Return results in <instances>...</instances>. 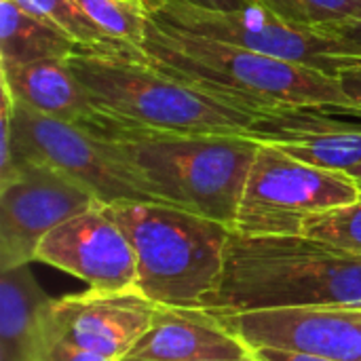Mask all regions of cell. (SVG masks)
I'll return each mask as SVG.
<instances>
[{
    "label": "cell",
    "instance_id": "17",
    "mask_svg": "<svg viewBox=\"0 0 361 361\" xmlns=\"http://www.w3.org/2000/svg\"><path fill=\"white\" fill-rule=\"evenodd\" d=\"M78 44L66 34L21 8L15 0H0V66L38 59H68Z\"/></svg>",
    "mask_w": 361,
    "mask_h": 361
},
{
    "label": "cell",
    "instance_id": "16",
    "mask_svg": "<svg viewBox=\"0 0 361 361\" xmlns=\"http://www.w3.org/2000/svg\"><path fill=\"white\" fill-rule=\"evenodd\" d=\"M361 133V108L353 104H300L258 112L247 137L258 144H290Z\"/></svg>",
    "mask_w": 361,
    "mask_h": 361
},
{
    "label": "cell",
    "instance_id": "24",
    "mask_svg": "<svg viewBox=\"0 0 361 361\" xmlns=\"http://www.w3.org/2000/svg\"><path fill=\"white\" fill-rule=\"evenodd\" d=\"M0 89V182H4L13 173V95L2 82Z\"/></svg>",
    "mask_w": 361,
    "mask_h": 361
},
{
    "label": "cell",
    "instance_id": "30",
    "mask_svg": "<svg viewBox=\"0 0 361 361\" xmlns=\"http://www.w3.org/2000/svg\"><path fill=\"white\" fill-rule=\"evenodd\" d=\"M235 361H258L256 357H254V353L250 355V357H245V360H235Z\"/></svg>",
    "mask_w": 361,
    "mask_h": 361
},
{
    "label": "cell",
    "instance_id": "22",
    "mask_svg": "<svg viewBox=\"0 0 361 361\" xmlns=\"http://www.w3.org/2000/svg\"><path fill=\"white\" fill-rule=\"evenodd\" d=\"M302 235L361 252V199L351 205L311 216L305 220Z\"/></svg>",
    "mask_w": 361,
    "mask_h": 361
},
{
    "label": "cell",
    "instance_id": "14",
    "mask_svg": "<svg viewBox=\"0 0 361 361\" xmlns=\"http://www.w3.org/2000/svg\"><path fill=\"white\" fill-rule=\"evenodd\" d=\"M0 82L15 104L63 123L85 125L97 116L68 59L49 57L32 63L0 66Z\"/></svg>",
    "mask_w": 361,
    "mask_h": 361
},
{
    "label": "cell",
    "instance_id": "26",
    "mask_svg": "<svg viewBox=\"0 0 361 361\" xmlns=\"http://www.w3.org/2000/svg\"><path fill=\"white\" fill-rule=\"evenodd\" d=\"M322 32L332 36V38H338V40L347 42L357 55H361V19L347 21V23H336V25H328Z\"/></svg>",
    "mask_w": 361,
    "mask_h": 361
},
{
    "label": "cell",
    "instance_id": "4",
    "mask_svg": "<svg viewBox=\"0 0 361 361\" xmlns=\"http://www.w3.org/2000/svg\"><path fill=\"white\" fill-rule=\"evenodd\" d=\"M68 63L95 112L127 127L167 133L247 135L258 114L169 76L146 57L74 51Z\"/></svg>",
    "mask_w": 361,
    "mask_h": 361
},
{
    "label": "cell",
    "instance_id": "13",
    "mask_svg": "<svg viewBox=\"0 0 361 361\" xmlns=\"http://www.w3.org/2000/svg\"><path fill=\"white\" fill-rule=\"evenodd\" d=\"M218 315L205 309L159 307L150 330L123 361H235L250 357Z\"/></svg>",
    "mask_w": 361,
    "mask_h": 361
},
{
    "label": "cell",
    "instance_id": "29",
    "mask_svg": "<svg viewBox=\"0 0 361 361\" xmlns=\"http://www.w3.org/2000/svg\"><path fill=\"white\" fill-rule=\"evenodd\" d=\"M349 176L360 184V188H361V165H357V167H353L351 171H349Z\"/></svg>",
    "mask_w": 361,
    "mask_h": 361
},
{
    "label": "cell",
    "instance_id": "20",
    "mask_svg": "<svg viewBox=\"0 0 361 361\" xmlns=\"http://www.w3.org/2000/svg\"><path fill=\"white\" fill-rule=\"evenodd\" d=\"M275 17L311 30L361 19V0H256Z\"/></svg>",
    "mask_w": 361,
    "mask_h": 361
},
{
    "label": "cell",
    "instance_id": "28",
    "mask_svg": "<svg viewBox=\"0 0 361 361\" xmlns=\"http://www.w3.org/2000/svg\"><path fill=\"white\" fill-rule=\"evenodd\" d=\"M201 8H212V11H241L256 6V0H184Z\"/></svg>",
    "mask_w": 361,
    "mask_h": 361
},
{
    "label": "cell",
    "instance_id": "1",
    "mask_svg": "<svg viewBox=\"0 0 361 361\" xmlns=\"http://www.w3.org/2000/svg\"><path fill=\"white\" fill-rule=\"evenodd\" d=\"M279 307L361 309V252L307 235L231 233L222 275L201 309L231 315Z\"/></svg>",
    "mask_w": 361,
    "mask_h": 361
},
{
    "label": "cell",
    "instance_id": "11",
    "mask_svg": "<svg viewBox=\"0 0 361 361\" xmlns=\"http://www.w3.org/2000/svg\"><path fill=\"white\" fill-rule=\"evenodd\" d=\"M36 262L80 279L89 290H137L135 252L104 205L87 209L53 228L38 245Z\"/></svg>",
    "mask_w": 361,
    "mask_h": 361
},
{
    "label": "cell",
    "instance_id": "27",
    "mask_svg": "<svg viewBox=\"0 0 361 361\" xmlns=\"http://www.w3.org/2000/svg\"><path fill=\"white\" fill-rule=\"evenodd\" d=\"M258 361H341L322 355H307V353H294V351H281V349H256L252 351Z\"/></svg>",
    "mask_w": 361,
    "mask_h": 361
},
{
    "label": "cell",
    "instance_id": "6",
    "mask_svg": "<svg viewBox=\"0 0 361 361\" xmlns=\"http://www.w3.org/2000/svg\"><path fill=\"white\" fill-rule=\"evenodd\" d=\"M361 199L345 171L302 163L273 144H258L233 233L250 237L302 235L305 220Z\"/></svg>",
    "mask_w": 361,
    "mask_h": 361
},
{
    "label": "cell",
    "instance_id": "5",
    "mask_svg": "<svg viewBox=\"0 0 361 361\" xmlns=\"http://www.w3.org/2000/svg\"><path fill=\"white\" fill-rule=\"evenodd\" d=\"M106 214L137 260V290L159 307L201 309L224 269L231 228L165 203H114Z\"/></svg>",
    "mask_w": 361,
    "mask_h": 361
},
{
    "label": "cell",
    "instance_id": "8",
    "mask_svg": "<svg viewBox=\"0 0 361 361\" xmlns=\"http://www.w3.org/2000/svg\"><path fill=\"white\" fill-rule=\"evenodd\" d=\"M146 6L150 19L161 25L309 66L334 78L341 70L361 61V55L347 42L322 30L292 25L260 4L241 11H212L184 0H146Z\"/></svg>",
    "mask_w": 361,
    "mask_h": 361
},
{
    "label": "cell",
    "instance_id": "21",
    "mask_svg": "<svg viewBox=\"0 0 361 361\" xmlns=\"http://www.w3.org/2000/svg\"><path fill=\"white\" fill-rule=\"evenodd\" d=\"M290 157L322 167L330 171L349 173L353 167L361 165V133H347L328 140H307V142H290L277 146Z\"/></svg>",
    "mask_w": 361,
    "mask_h": 361
},
{
    "label": "cell",
    "instance_id": "25",
    "mask_svg": "<svg viewBox=\"0 0 361 361\" xmlns=\"http://www.w3.org/2000/svg\"><path fill=\"white\" fill-rule=\"evenodd\" d=\"M336 80H338L347 102L361 108V61L341 70L336 74Z\"/></svg>",
    "mask_w": 361,
    "mask_h": 361
},
{
    "label": "cell",
    "instance_id": "3",
    "mask_svg": "<svg viewBox=\"0 0 361 361\" xmlns=\"http://www.w3.org/2000/svg\"><path fill=\"white\" fill-rule=\"evenodd\" d=\"M146 59L169 76L250 112L300 104H349L338 80L309 66L148 21Z\"/></svg>",
    "mask_w": 361,
    "mask_h": 361
},
{
    "label": "cell",
    "instance_id": "12",
    "mask_svg": "<svg viewBox=\"0 0 361 361\" xmlns=\"http://www.w3.org/2000/svg\"><path fill=\"white\" fill-rule=\"evenodd\" d=\"M159 305L140 290L99 292L87 290L53 298L49 309L51 330L108 361H123L135 343L150 330Z\"/></svg>",
    "mask_w": 361,
    "mask_h": 361
},
{
    "label": "cell",
    "instance_id": "19",
    "mask_svg": "<svg viewBox=\"0 0 361 361\" xmlns=\"http://www.w3.org/2000/svg\"><path fill=\"white\" fill-rule=\"evenodd\" d=\"M76 4L108 38L142 49L150 21L146 0H76Z\"/></svg>",
    "mask_w": 361,
    "mask_h": 361
},
{
    "label": "cell",
    "instance_id": "7",
    "mask_svg": "<svg viewBox=\"0 0 361 361\" xmlns=\"http://www.w3.org/2000/svg\"><path fill=\"white\" fill-rule=\"evenodd\" d=\"M25 161L66 173L102 205L163 203L110 140L82 125L36 114L13 99V171Z\"/></svg>",
    "mask_w": 361,
    "mask_h": 361
},
{
    "label": "cell",
    "instance_id": "9",
    "mask_svg": "<svg viewBox=\"0 0 361 361\" xmlns=\"http://www.w3.org/2000/svg\"><path fill=\"white\" fill-rule=\"evenodd\" d=\"M97 205L66 173L42 163H19L0 182V271L36 262L38 245L53 228Z\"/></svg>",
    "mask_w": 361,
    "mask_h": 361
},
{
    "label": "cell",
    "instance_id": "18",
    "mask_svg": "<svg viewBox=\"0 0 361 361\" xmlns=\"http://www.w3.org/2000/svg\"><path fill=\"white\" fill-rule=\"evenodd\" d=\"M21 8L32 13L34 17L47 21L70 40L78 44V51L89 53H108V55H125V57H146L142 49L116 42L108 38L91 17L76 4V0H15Z\"/></svg>",
    "mask_w": 361,
    "mask_h": 361
},
{
    "label": "cell",
    "instance_id": "23",
    "mask_svg": "<svg viewBox=\"0 0 361 361\" xmlns=\"http://www.w3.org/2000/svg\"><path fill=\"white\" fill-rule=\"evenodd\" d=\"M36 361H108L106 357L93 353V351H87L82 347H76L63 338H59L51 326L47 330V336H44V343L36 355Z\"/></svg>",
    "mask_w": 361,
    "mask_h": 361
},
{
    "label": "cell",
    "instance_id": "10",
    "mask_svg": "<svg viewBox=\"0 0 361 361\" xmlns=\"http://www.w3.org/2000/svg\"><path fill=\"white\" fill-rule=\"evenodd\" d=\"M245 345L341 361H361V309L279 307L218 315Z\"/></svg>",
    "mask_w": 361,
    "mask_h": 361
},
{
    "label": "cell",
    "instance_id": "15",
    "mask_svg": "<svg viewBox=\"0 0 361 361\" xmlns=\"http://www.w3.org/2000/svg\"><path fill=\"white\" fill-rule=\"evenodd\" d=\"M51 302L30 264L0 271V361H36Z\"/></svg>",
    "mask_w": 361,
    "mask_h": 361
},
{
    "label": "cell",
    "instance_id": "2",
    "mask_svg": "<svg viewBox=\"0 0 361 361\" xmlns=\"http://www.w3.org/2000/svg\"><path fill=\"white\" fill-rule=\"evenodd\" d=\"M82 127L110 140L163 203L235 228L258 142L247 135L148 131L99 114Z\"/></svg>",
    "mask_w": 361,
    "mask_h": 361
}]
</instances>
